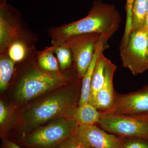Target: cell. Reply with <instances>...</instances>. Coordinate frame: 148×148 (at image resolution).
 <instances>
[{
    "instance_id": "6da1fadb",
    "label": "cell",
    "mask_w": 148,
    "mask_h": 148,
    "mask_svg": "<svg viewBox=\"0 0 148 148\" xmlns=\"http://www.w3.org/2000/svg\"><path fill=\"white\" fill-rule=\"evenodd\" d=\"M121 16L114 5L95 1L88 14L78 21L47 30L52 45L56 46L76 35L98 33L106 43L119 29Z\"/></svg>"
},
{
    "instance_id": "7a4b0ae2",
    "label": "cell",
    "mask_w": 148,
    "mask_h": 148,
    "mask_svg": "<svg viewBox=\"0 0 148 148\" xmlns=\"http://www.w3.org/2000/svg\"><path fill=\"white\" fill-rule=\"evenodd\" d=\"M82 79L61 87L23 113L25 128L34 130L48 122L72 117L79 105Z\"/></svg>"
},
{
    "instance_id": "3957f363",
    "label": "cell",
    "mask_w": 148,
    "mask_h": 148,
    "mask_svg": "<svg viewBox=\"0 0 148 148\" xmlns=\"http://www.w3.org/2000/svg\"><path fill=\"white\" fill-rule=\"evenodd\" d=\"M36 59L25 62V68L17 77L14 97L18 102L30 101L79 78L75 65L65 71H46L39 67Z\"/></svg>"
},
{
    "instance_id": "277c9868",
    "label": "cell",
    "mask_w": 148,
    "mask_h": 148,
    "mask_svg": "<svg viewBox=\"0 0 148 148\" xmlns=\"http://www.w3.org/2000/svg\"><path fill=\"white\" fill-rule=\"evenodd\" d=\"M38 40V35L30 29L20 13L6 3H1L0 53L17 41L35 46Z\"/></svg>"
},
{
    "instance_id": "5b68a950",
    "label": "cell",
    "mask_w": 148,
    "mask_h": 148,
    "mask_svg": "<svg viewBox=\"0 0 148 148\" xmlns=\"http://www.w3.org/2000/svg\"><path fill=\"white\" fill-rule=\"evenodd\" d=\"M77 127L72 117L56 120L29 133L25 142L34 148H55L75 134Z\"/></svg>"
},
{
    "instance_id": "8992f818",
    "label": "cell",
    "mask_w": 148,
    "mask_h": 148,
    "mask_svg": "<svg viewBox=\"0 0 148 148\" xmlns=\"http://www.w3.org/2000/svg\"><path fill=\"white\" fill-rule=\"evenodd\" d=\"M148 32L143 28L130 32L127 40L121 43L120 55L122 66L134 75L148 70Z\"/></svg>"
},
{
    "instance_id": "52a82bcc",
    "label": "cell",
    "mask_w": 148,
    "mask_h": 148,
    "mask_svg": "<svg viewBox=\"0 0 148 148\" xmlns=\"http://www.w3.org/2000/svg\"><path fill=\"white\" fill-rule=\"evenodd\" d=\"M98 124L105 131L117 136L148 139V117L145 116L101 113Z\"/></svg>"
},
{
    "instance_id": "ba28073f",
    "label": "cell",
    "mask_w": 148,
    "mask_h": 148,
    "mask_svg": "<svg viewBox=\"0 0 148 148\" xmlns=\"http://www.w3.org/2000/svg\"><path fill=\"white\" fill-rule=\"evenodd\" d=\"M101 38L98 33L76 35L54 46H63L71 49L79 77L82 79L92 61L96 43Z\"/></svg>"
},
{
    "instance_id": "9c48e42d",
    "label": "cell",
    "mask_w": 148,
    "mask_h": 148,
    "mask_svg": "<svg viewBox=\"0 0 148 148\" xmlns=\"http://www.w3.org/2000/svg\"><path fill=\"white\" fill-rule=\"evenodd\" d=\"M110 112L136 116L148 114V85L137 91L126 94L116 92Z\"/></svg>"
},
{
    "instance_id": "30bf717a",
    "label": "cell",
    "mask_w": 148,
    "mask_h": 148,
    "mask_svg": "<svg viewBox=\"0 0 148 148\" xmlns=\"http://www.w3.org/2000/svg\"><path fill=\"white\" fill-rule=\"evenodd\" d=\"M75 134L85 141L92 148H118V136L111 134L94 125L77 127Z\"/></svg>"
},
{
    "instance_id": "8fae6325",
    "label": "cell",
    "mask_w": 148,
    "mask_h": 148,
    "mask_svg": "<svg viewBox=\"0 0 148 148\" xmlns=\"http://www.w3.org/2000/svg\"><path fill=\"white\" fill-rule=\"evenodd\" d=\"M116 69V66L109 59L106 66L105 82L97 94L93 104L101 113L110 112L113 107L116 93L113 78Z\"/></svg>"
},
{
    "instance_id": "7c38bea8",
    "label": "cell",
    "mask_w": 148,
    "mask_h": 148,
    "mask_svg": "<svg viewBox=\"0 0 148 148\" xmlns=\"http://www.w3.org/2000/svg\"><path fill=\"white\" fill-rule=\"evenodd\" d=\"M37 52L35 46L30 45L22 41H17L0 53H5L15 64H20L36 58Z\"/></svg>"
},
{
    "instance_id": "4fadbf2b",
    "label": "cell",
    "mask_w": 148,
    "mask_h": 148,
    "mask_svg": "<svg viewBox=\"0 0 148 148\" xmlns=\"http://www.w3.org/2000/svg\"><path fill=\"white\" fill-rule=\"evenodd\" d=\"M105 49V47H104L99 52L92 74L89 103L93 106L97 94L103 87L105 82L106 66L109 60L103 54V51Z\"/></svg>"
},
{
    "instance_id": "5bb4252c",
    "label": "cell",
    "mask_w": 148,
    "mask_h": 148,
    "mask_svg": "<svg viewBox=\"0 0 148 148\" xmlns=\"http://www.w3.org/2000/svg\"><path fill=\"white\" fill-rule=\"evenodd\" d=\"M107 43L105 42L102 38L96 43L95 46V52L92 58V61L90 66L88 69L84 76L82 78L81 90L78 106H81L84 103L89 102L90 97V85L92 74L95 69V65L97 62L98 54L101 49L106 47Z\"/></svg>"
},
{
    "instance_id": "9a60e30c",
    "label": "cell",
    "mask_w": 148,
    "mask_h": 148,
    "mask_svg": "<svg viewBox=\"0 0 148 148\" xmlns=\"http://www.w3.org/2000/svg\"><path fill=\"white\" fill-rule=\"evenodd\" d=\"M101 113L89 102L78 106L72 117L79 126L98 124Z\"/></svg>"
},
{
    "instance_id": "2e32d148",
    "label": "cell",
    "mask_w": 148,
    "mask_h": 148,
    "mask_svg": "<svg viewBox=\"0 0 148 148\" xmlns=\"http://www.w3.org/2000/svg\"><path fill=\"white\" fill-rule=\"evenodd\" d=\"M37 64L43 70L50 72L60 71L57 58L54 53V47L52 45L37 52Z\"/></svg>"
},
{
    "instance_id": "e0dca14e",
    "label": "cell",
    "mask_w": 148,
    "mask_h": 148,
    "mask_svg": "<svg viewBox=\"0 0 148 148\" xmlns=\"http://www.w3.org/2000/svg\"><path fill=\"white\" fill-rule=\"evenodd\" d=\"M16 64L5 53H0V90L4 91L8 87L15 71Z\"/></svg>"
},
{
    "instance_id": "ac0fdd59",
    "label": "cell",
    "mask_w": 148,
    "mask_h": 148,
    "mask_svg": "<svg viewBox=\"0 0 148 148\" xmlns=\"http://www.w3.org/2000/svg\"><path fill=\"white\" fill-rule=\"evenodd\" d=\"M148 12V0L134 1L132 10L131 32L138 31L144 27Z\"/></svg>"
},
{
    "instance_id": "d6986e66",
    "label": "cell",
    "mask_w": 148,
    "mask_h": 148,
    "mask_svg": "<svg viewBox=\"0 0 148 148\" xmlns=\"http://www.w3.org/2000/svg\"><path fill=\"white\" fill-rule=\"evenodd\" d=\"M53 46L54 53L58 60L60 71H66L73 67V54L71 49L63 46Z\"/></svg>"
},
{
    "instance_id": "ffe728a7",
    "label": "cell",
    "mask_w": 148,
    "mask_h": 148,
    "mask_svg": "<svg viewBox=\"0 0 148 148\" xmlns=\"http://www.w3.org/2000/svg\"><path fill=\"white\" fill-rule=\"evenodd\" d=\"M118 137V148H148V139L139 137Z\"/></svg>"
},
{
    "instance_id": "44dd1931",
    "label": "cell",
    "mask_w": 148,
    "mask_h": 148,
    "mask_svg": "<svg viewBox=\"0 0 148 148\" xmlns=\"http://www.w3.org/2000/svg\"><path fill=\"white\" fill-rule=\"evenodd\" d=\"M55 148H92L82 138L74 134Z\"/></svg>"
},
{
    "instance_id": "7402d4cb",
    "label": "cell",
    "mask_w": 148,
    "mask_h": 148,
    "mask_svg": "<svg viewBox=\"0 0 148 148\" xmlns=\"http://www.w3.org/2000/svg\"><path fill=\"white\" fill-rule=\"evenodd\" d=\"M134 1L135 0H126V21L124 34L121 43L125 42L127 40L132 30V10Z\"/></svg>"
},
{
    "instance_id": "603a6c76",
    "label": "cell",
    "mask_w": 148,
    "mask_h": 148,
    "mask_svg": "<svg viewBox=\"0 0 148 148\" xmlns=\"http://www.w3.org/2000/svg\"><path fill=\"white\" fill-rule=\"evenodd\" d=\"M10 110L8 107L3 101H0V124L2 125L8 119L9 115Z\"/></svg>"
},
{
    "instance_id": "cb8c5ba5",
    "label": "cell",
    "mask_w": 148,
    "mask_h": 148,
    "mask_svg": "<svg viewBox=\"0 0 148 148\" xmlns=\"http://www.w3.org/2000/svg\"><path fill=\"white\" fill-rule=\"evenodd\" d=\"M3 144L4 146L6 148H22L15 143L7 139H4L3 140Z\"/></svg>"
},
{
    "instance_id": "d4e9b609",
    "label": "cell",
    "mask_w": 148,
    "mask_h": 148,
    "mask_svg": "<svg viewBox=\"0 0 148 148\" xmlns=\"http://www.w3.org/2000/svg\"><path fill=\"white\" fill-rule=\"evenodd\" d=\"M143 28L148 32V12L147 14V17H146L145 25H144V27Z\"/></svg>"
},
{
    "instance_id": "484cf974",
    "label": "cell",
    "mask_w": 148,
    "mask_h": 148,
    "mask_svg": "<svg viewBox=\"0 0 148 148\" xmlns=\"http://www.w3.org/2000/svg\"><path fill=\"white\" fill-rule=\"evenodd\" d=\"M7 1L8 0H2V3H6Z\"/></svg>"
},
{
    "instance_id": "4316f807",
    "label": "cell",
    "mask_w": 148,
    "mask_h": 148,
    "mask_svg": "<svg viewBox=\"0 0 148 148\" xmlns=\"http://www.w3.org/2000/svg\"></svg>"
},
{
    "instance_id": "83f0119b",
    "label": "cell",
    "mask_w": 148,
    "mask_h": 148,
    "mask_svg": "<svg viewBox=\"0 0 148 148\" xmlns=\"http://www.w3.org/2000/svg\"><path fill=\"white\" fill-rule=\"evenodd\" d=\"M145 116H147V117H148V114H147V115H145Z\"/></svg>"
}]
</instances>
